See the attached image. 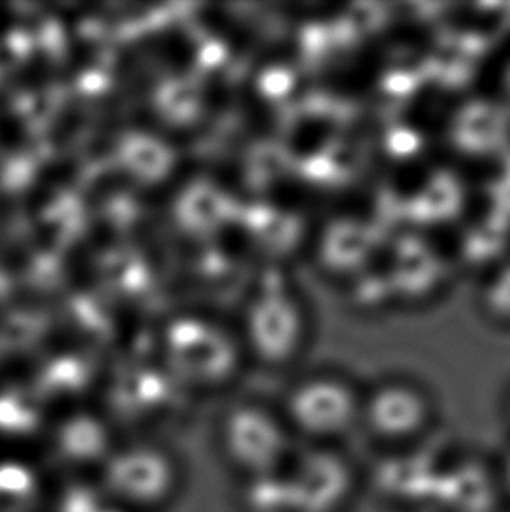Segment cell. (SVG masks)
<instances>
[{
  "label": "cell",
  "mask_w": 510,
  "mask_h": 512,
  "mask_svg": "<svg viewBox=\"0 0 510 512\" xmlns=\"http://www.w3.org/2000/svg\"><path fill=\"white\" fill-rule=\"evenodd\" d=\"M362 392L364 387L345 371L317 369L292 385L280 415L292 436L332 446L360 429Z\"/></svg>",
  "instance_id": "6da1fadb"
},
{
  "label": "cell",
  "mask_w": 510,
  "mask_h": 512,
  "mask_svg": "<svg viewBox=\"0 0 510 512\" xmlns=\"http://www.w3.org/2000/svg\"><path fill=\"white\" fill-rule=\"evenodd\" d=\"M437 420L432 390L407 374H386L362 392L360 429L390 446L409 448L421 441Z\"/></svg>",
  "instance_id": "7a4b0ae2"
},
{
  "label": "cell",
  "mask_w": 510,
  "mask_h": 512,
  "mask_svg": "<svg viewBox=\"0 0 510 512\" xmlns=\"http://www.w3.org/2000/svg\"><path fill=\"white\" fill-rule=\"evenodd\" d=\"M290 437L282 415L242 406L224 418L219 441L228 464L250 479L282 471L289 464Z\"/></svg>",
  "instance_id": "3957f363"
},
{
  "label": "cell",
  "mask_w": 510,
  "mask_h": 512,
  "mask_svg": "<svg viewBox=\"0 0 510 512\" xmlns=\"http://www.w3.org/2000/svg\"><path fill=\"white\" fill-rule=\"evenodd\" d=\"M292 512H343L357 490V471L334 446H311L285 465Z\"/></svg>",
  "instance_id": "277c9868"
},
{
  "label": "cell",
  "mask_w": 510,
  "mask_h": 512,
  "mask_svg": "<svg viewBox=\"0 0 510 512\" xmlns=\"http://www.w3.org/2000/svg\"><path fill=\"white\" fill-rule=\"evenodd\" d=\"M104 485L114 499L135 509H154L172 497L179 471L172 458L151 444L112 451L104 464Z\"/></svg>",
  "instance_id": "5b68a950"
},
{
  "label": "cell",
  "mask_w": 510,
  "mask_h": 512,
  "mask_svg": "<svg viewBox=\"0 0 510 512\" xmlns=\"http://www.w3.org/2000/svg\"><path fill=\"white\" fill-rule=\"evenodd\" d=\"M310 317L297 299H275L259 317V343L269 360L289 362L310 340Z\"/></svg>",
  "instance_id": "8992f818"
},
{
  "label": "cell",
  "mask_w": 510,
  "mask_h": 512,
  "mask_svg": "<svg viewBox=\"0 0 510 512\" xmlns=\"http://www.w3.org/2000/svg\"><path fill=\"white\" fill-rule=\"evenodd\" d=\"M283 469L249 479L247 506L250 512H292L289 486Z\"/></svg>",
  "instance_id": "52a82bcc"
}]
</instances>
